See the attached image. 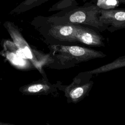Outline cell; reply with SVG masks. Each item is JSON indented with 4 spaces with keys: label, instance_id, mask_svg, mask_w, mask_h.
<instances>
[{
    "label": "cell",
    "instance_id": "6",
    "mask_svg": "<svg viewBox=\"0 0 125 125\" xmlns=\"http://www.w3.org/2000/svg\"><path fill=\"white\" fill-rule=\"evenodd\" d=\"M99 18L110 32L125 28V9H101Z\"/></svg>",
    "mask_w": 125,
    "mask_h": 125
},
{
    "label": "cell",
    "instance_id": "14",
    "mask_svg": "<svg viewBox=\"0 0 125 125\" xmlns=\"http://www.w3.org/2000/svg\"></svg>",
    "mask_w": 125,
    "mask_h": 125
},
{
    "label": "cell",
    "instance_id": "5",
    "mask_svg": "<svg viewBox=\"0 0 125 125\" xmlns=\"http://www.w3.org/2000/svg\"><path fill=\"white\" fill-rule=\"evenodd\" d=\"M60 82L56 83H50L47 77H42L39 80L33 82L20 87L19 91L27 96L49 95L57 93Z\"/></svg>",
    "mask_w": 125,
    "mask_h": 125
},
{
    "label": "cell",
    "instance_id": "11",
    "mask_svg": "<svg viewBox=\"0 0 125 125\" xmlns=\"http://www.w3.org/2000/svg\"><path fill=\"white\" fill-rule=\"evenodd\" d=\"M77 4L75 0H61L53 5L49 9V11L61 10L66 11L74 8Z\"/></svg>",
    "mask_w": 125,
    "mask_h": 125
},
{
    "label": "cell",
    "instance_id": "13",
    "mask_svg": "<svg viewBox=\"0 0 125 125\" xmlns=\"http://www.w3.org/2000/svg\"><path fill=\"white\" fill-rule=\"evenodd\" d=\"M119 3H124L125 4V0H117Z\"/></svg>",
    "mask_w": 125,
    "mask_h": 125
},
{
    "label": "cell",
    "instance_id": "1",
    "mask_svg": "<svg viewBox=\"0 0 125 125\" xmlns=\"http://www.w3.org/2000/svg\"><path fill=\"white\" fill-rule=\"evenodd\" d=\"M100 10L96 4L74 7L48 17H36L33 19L31 24L33 26L42 23L83 24L91 26L97 31H104L106 30V27L100 20Z\"/></svg>",
    "mask_w": 125,
    "mask_h": 125
},
{
    "label": "cell",
    "instance_id": "9",
    "mask_svg": "<svg viewBox=\"0 0 125 125\" xmlns=\"http://www.w3.org/2000/svg\"><path fill=\"white\" fill-rule=\"evenodd\" d=\"M124 67H125V55L119 57L108 63L88 71L93 75H97Z\"/></svg>",
    "mask_w": 125,
    "mask_h": 125
},
{
    "label": "cell",
    "instance_id": "7",
    "mask_svg": "<svg viewBox=\"0 0 125 125\" xmlns=\"http://www.w3.org/2000/svg\"><path fill=\"white\" fill-rule=\"evenodd\" d=\"M2 43L4 56L13 65L21 69L30 67V65L27 63L31 62L26 58L13 42L5 40Z\"/></svg>",
    "mask_w": 125,
    "mask_h": 125
},
{
    "label": "cell",
    "instance_id": "10",
    "mask_svg": "<svg viewBox=\"0 0 125 125\" xmlns=\"http://www.w3.org/2000/svg\"><path fill=\"white\" fill-rule=\"evenodd\" d=\"M50 0H24L10 12V15H19L38 7Z\"/></svg>",
    "mask_w": 125,
    "mask_h": 125
},
{
    "label": "cell",
    "instance_id": "8",
    "mask_svg": "<svg viewBox=\"0 0 125 125\" xmlns=\"http://www.w3.org/2000/svg\"><path fill=\"white\" fill-rule=\"evenodd\" d=\"M98 31L80 24L77 34L78 43L93 46H104V39Z\"/></svg>",
    "mask_w": 125,
    "mask_h": 125
},
{
    "label": "cell",
    "instance_id": "3",
    "mask_svg": "<svg viewBox=\"0 0 125 125\" xmlns=\"http://www.w3.org/2000/svg\"><path fill=\"white\" fill-rule=\"evenodd\" d=\"M14 43L23 53L26 58L29 60L42 77H46L43 71V67L49 62V54H45L32 47L26 41L18 27L14 23L6 21L3 24Z\"/></svg>",
    "mask_w": 125,
    "mask_h": 125
},
{
    "label": "cell",
    "instance_id": "2",
    "mask_svg": "<svg viewBox=\"0 0 125 125\" xmlns=\"http://www.w3.org/2000/svg\"><path fill=\"white\" fill-rule=\"evenodd\" d=\"M49 62L45 67L67 69L81 62L106 57L103 52L78 45H49Z\"/></svg>",
    "mask_w": 125,
    "mask_h": 125
},
{
    "label": "cell",
    "instance_id": "12",
    "mask_svg": "<svg viewBox=\"0 0 125 125\" xmlns=\"http://www.w3.org/2000/svg\"><path fill=\"white\" fill-rule=\"evenodd\" d=\"M0 125H16L8 123H4V122L0 121Z\"/></svg>",
    "mask_w": 125,
    "mask_h": 125
},
{
    "label": "cell",
    "instance_id": "4",
    "mask_svg": "<svg viewBox=\"0 0 125 125\" xmlns=\"http://www.w3.org/2000/svg\"><path fill=\"white\" fill-rule=\"evenodd\" d=\"M93 75L88 71L82 72L68 85H62L60 82L59 89L64 92L68 103L77 104L88 96L94 84Z\"/></svg>",
    "mask_w": 125,
    "mask_h": 125
}]
</instances>
